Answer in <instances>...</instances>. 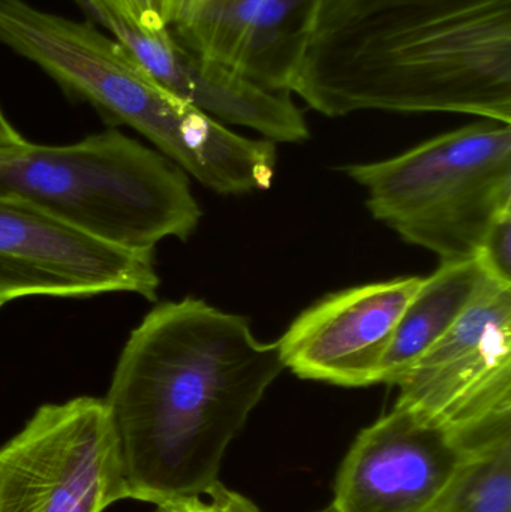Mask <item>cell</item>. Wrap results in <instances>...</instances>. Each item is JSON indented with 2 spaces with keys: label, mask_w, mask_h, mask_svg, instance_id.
Here are the masks:
<instances>
[{
  "label": "cell",
  "mask_w": 511,
  "mask_h": 512,
  "mask_svg": "<svg viewBox=\"0 0 511 512\" xmlns=\"http://www.w3.org/2000/svg\"><path fill=\"white\" fill-rule=\"evenodd\" d=\"M278 342L200 298L165 301L131 331L105 405L129 499L159 505L201 496L225 451L282 370Z\"/></svg>",
  "instance_id": "cell-1"
},
{
  "label": "cell",
  "mask_w": 511,
  "mask_h": 512,
  "mask_svg": "<svg viewBox=\"0 0 511 512\" xmlns=\"http://www.w3.org/2000/svg\"><path fill=\"white\" fill-rule=\"evenodd\" d=\"M291 93L327 117L458 113L511 123V0L390 9L317 33Z\"/></svg>",
  "instance_id": "cell-2"
},
{
  "label": "cell",
  "mask_w": 511,
  "mask_h": 512,
  "mask_svg": "<svg viewBox=\"0 0 511 512\" xmlns=\"http://www.w3.org/2000/svg\"><path fill=\"white\" fill-rule=\"evenodd\" d=\"M0 44L36 63L114 125L146 137L210 191L243 195L272 188L275 143L236 134L177 98L92 23L41 11L26 0H0Z\"/></svg>",
  "instance_id": "cell-3"
},
{
  "label": "cell",
  "mask_w": 511,
  "mask_h": 512,
  "mask_svg": "<svg viewBox=\"0 0 511 512\" xmlns=\"http://www.w3.org/2000/svg\"><path fill=\"white\" fill-rule=\"evenodd\" d=\"M0 194L126 251L188 240L201 221L188 174L117 129L65 146L27 141L0 153Z\"/></svg>",
  "instance_id": "cell-4"
},
{
  "label": "cell",
  "mask_w": 511,
  "mask_h": 512,
  "mask_svg": "<svg viewBox=\"0 0 511 512\" xmlns=\"http://www.w3.org/2000/svg\"><path fill=\"white\" fill-rule=\"evenodd\" d=\"M377 221L441 261L473 258L511 210V123L483 119L384 161L342 168Z\"/></svg>",
  "instance_id": "cell-5"
},
{
  "label": "cell",
  "mask_w": 511,
  "mask_h": 512,
  "mask_svg": "<svg viewBox=\"0 0 511 512\" xmlns=\"http://www.w3.org/2000/svg\"><path fill=\"white\" fill-rule=\"evenodd\" d=\"M129 499L104 399L42 405L0 448V512H104Z\"/></svg>",
  "instance_id": "cell-6"
},
{
  "label": "cell",
  "mask_w": 511,
  "mask_h": 512,
  "mask_svg": "<svg viewBox=\"0 0 511 512\" xmlns=\"http://www.w3.org/2000/svg\"><path fill=\"white\" fill-rule=\"evenodd\" d=\"M396 405L465 444L511 421V288L486 274L458 322L395 382Z\"/></svg>",
  "instance_id": "cell-7"
},
{
  "label": "cell",
  "mask_w": 511,
  "mask_h": 512,
  "mask_svg": "<svg viewBox=\"0 0 511 512\" xmlns=\"http://www.w3.org/2000/svg\"><path fill=\"white\" fill-rule=\"evenodd\" d=\"M155 252L116 248L86 236L33 204L0 194V301L95 297L128 292L155 301Z\"/></svg>",
  "instance_id": "cell-8"
},
{
  "label": "cell",
  "mask_w": 511,
  "mask_h": 512,
  "mask_svg": "<svg viewBox=\"0 0 511 512\" xmlns=\"http://www.w3.org/2000/svg\"><path fill=\"white\" fill-rule=\"evenodd\" d=\"M470 445L446 427L395 405L348 451L332 512H426L447 489Z\"/></svg>",
  "instance_id": "cell-9"
},
{
  "label": "cell",
  "mask_w": 511,
  "mask_h": 512,
  "mask_svg": "<svg viewBox=\"0 0 511 512\" xmlns=\"http://www.w3.org/2000/svg\"><path fill=\"white\" fill-rule=\"evenodd\" d=\"M423 277H398L327 295L276 340L285 369L341 387L381 384L399 319Z\"/></svg>",
  "instance_id": "cell-10"
},
{
  "label": "cell",
  "mask_w": 511,
  "mask_h": 512,
  "mask_svg": "<svg viewBox=\"0 0 511 512\" xmlns=\"http://www.w3.org/2000/svg\"><path fill=\"white\" fill-rule=\"evenodd\" d=\"M317 0H161L159 14L185 47L249 80L291 93L312 36Z\"/></svg>",
  "instance_id": "cell-11"
},
{
  "label": "cell",
  "mask_w": 511,
  "mask_h": 512,
  "mask_svg": "<svg viewBox=\"0 0 511 512\" xmlns=\"http://www.w3.org/2000/svg\"><path fill=\"white\" fill-rule=\"evenodd\" d=\"M90 14L168 92L224 125L243 126L272 143H302L309 126L291 93L249 80L177 41L167 26L143 29L104 9Z\"/></svg>",
  "instance_id": "cell-12"
},
{
  "label": "cell",
  "mask_w": 511,
  "mask_h": 512,
  "mask_svg": "<svg viewBox=\"0 0 511 512\" xmlns=\"http://www.w3.org/2000/svg\"><path fill=\"white\" fill-rule=\"evenodd\" d=\"M485 276L473 256L441 261L431 276L423 277L399 319L384 358L381 384L395 385L399 376L461 319Z\"/></svg>",
  "instance_id": "cell-13"
},
{
  "label": "cell",
  "mask_w": 511,
  "mask_h": 512,
  "mask_svg": "<svg viewBox=\"0 0 511 512\" xmlns=\"http://www.w3.org/2000/svg\"><path fill=\"white\" fill-rule=\"evenodd\" d=\"M426 512H511V423L470 444L455 477Z\"/></svg>",
  "instance_id": "cell-14"
},
{
  "label": "cell",
  "mask_w": 511,
  "mask_h": 512,
  "mask_svg": "<svg viewBox=\"0 0 511 512\" xmlns=\"http://www.w3.org/2000/svg\"><path fill=\"white\" fill-rule=\"evenodd\" d=\"M456 2H468V0H317L314 20H312V36L347 21L357 20L377 12Z\"/></svg>",
  "instance_id": "cell-15"
},
{
  "label": "cell",
  "mask_w": 511,
  "mask_h": 512,
  "mask_svg": "<svg viewBox=\"0 0 511 512\" xmlns=\"http://www.w3.org/2000/svg\"><path fill=\"white\" fill-rule=\"evenodd\" d=\"M476 259L491 279L511 288V210L495 219L477 251Z\"/></svg>",
  "instance_id": "cell-16"
},
{
  "label": "cell",
  "mask_w": 511,
  "mask_h": 512,
  "mask_svg": "<svg viewBox=\"0 0 511 512\" xmlns=\"http://www.w3.org/2000/svg\"><path fill=\"white\" fill-rule=\"evenodd\" d=\"M155 512H261L245 496L216 481L204 495L159 505Z\"/></svg>",
  "instance_id": "cell-17"
},
{
  "label": "cell",
  "mask_w": 511,
  "mask_h": 512,
  "mask_svg": "<svg viewBox=\"0 0 511 512\" xmlns=\"http://www.w3.org/2000/svg\"><path fill=\"white\" fill-rule=\"evenodd\" d=\"M83 2L86 6L104 9L143 29H158L165 26L156 0H83Z\"/></svg>",
  "instance_id": "cell-18"
},
{
  "label": "cell",
  "mask_w": 511,
  "mask_h": 512,
  "mask_svg": "<svg viewBox=\"0 0 511 512\" xmlns=\"http://www.w3.org/2000/svg\"><path fill=\"white\" fill-rule=\"evenodd\" d=\"M24 144H27L26 138L9 123L0 108V153L20 149Z\"/></svg>",
  "instance_id": "cell-19"
},
{
  "label": "cell",
  "mask_w": 511,
  "mask_h": 512,
  "mask_svg": "<svg viewBox=\"0 0 511 512\" xmlns=\"http://www.w3.org/2000/svg\"><path fill=\"white\" fill-rule=\"evenodd\" d=\"M5 306V303H2V301H0V307H3Z\"/></svg>",
  "instance_id": "cell-20"
},
{
  "label": "cell",
  "mask_w": 511,
  "mask_h": 512,
  "mask_svg": "<svg viewBox=\"0 0 511 512\" xmlns=\"http://www.w3.org/2000/svg\"><path fill=\"white\" fill-rule=\"evenodd\" d=\"M323 512H332V511H330V508H327V510L323 511Z\"/></svg>",
  "instance_id": "cell-21"
},
{
  "label": "cell",
  "mask_w": 511,
  "mask_h": 512,
  "mask_svg": "<svg viewBox=\"0 0 511 512\" xmlns=\"http://www.w3.org/2000/svg\"><path fill=\"white\" fill-rule=\"evenodd\" d=\"M159 2H161V0H156V5H158Z\"/></svg>",
  "instance_id": "cell-22"
}]
</instances>
